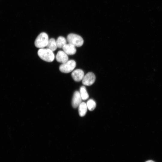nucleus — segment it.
I'll list each match as a JSON object with an SVG mask.
<instances>
[{"label": "nucleus", "mask_w": 162, "mask_h": 162, "mask_svg": "<svg viewBox=\"0 0 162 162\" xmlns=\"http://www.w3.org/2000/svg\"><path fill=\"white\" fill-rule=\"evenodd\" d=\"M38 54L41 59L48 62H52L55 58L53 51L47 48L40 49L38 51Z\"/></svg>", "instance_id": "nucleus-1"}, {"label": "nucleus", "mask_w": 162, "mask_h": 162, "mask_svg": "<svg viewBox=\"0 0 162 162\" xmlns=\"http://www.w3.org/2000/svg\"><path fill=\"white\" fill-rule=\"evenodd\" d=\"M49 40L48 34L42 32L39 34L34 41L35 46L38 48H43L46 46Z\"/></svg>", "instance_id": "nucleus-2"}, {"label": "nucleus", "mask_w": 162, "mask_h": 162, "mask_svg": "<svg viewBox=\"0 0 162 162\" xmlns=\"http://www.w3.org/2000/svg\"><path fill=\"white\" fill-rule=\"evenodd\" d=\"M67 40L69 43L77 47L81 46L84 43L83 40L81 36L73 33L70 34L67 36Z\"/></svg>", "instance_id": "nucleus-3"}, {"label": "nucleus", "mask_w": 162, "mask_h": 162, "mask_svg": "<svg viewBox=\"0 0 162 162\" xmlns=\"http://www.w3.org/2000/svg\"><path fill=\"white\" fill-rule=\"evenodd\" d=\"M76 66V62L73 60H68L62 63L59 66V69L61 72L68 73L72 71Z\"/></svg>", "instance_id": "nucleus-4"}, {"label": "nucleus", "mask_w": 162, "mask_h": 162, "mask_svg": "<svg viewBox=\"0 0 162 162\" xmlns=\"http://www.w3.org/2000/svg\"><path fill=\"white\" fill-rule=\"evenodd\" d=\"M96 79L94 74L91 72H89L84 76L82 80V84L86 86H90L94 82Z\"/></svg>", "instance_id": "nucleus-5"}, {"label": "nucleus", "mask_w": 162, "mask_h": 162, "mask_svg": "<svg viewBox=\"0 0 162 162\" xmlns=\"http://www.w3.org/2000/svg\"><path fill=\"white\" fill-rule=\"evenodd\" d=\"M82 100L80 92L78 91H75L73 94L72 101V104L74 108L78 107L82 102Z\"/></svg>", "instance_id": "nucleus-6"}, {"label": "nucleus", "mask_w": 162, "mask_h": 162, "mask_svg": "<svg viewBox=\"0 0 162 162\" xmlns=\"http://www.w3.org/2000/svg\"><path fill=\"white\" fill-rule=\"evenodd\" d=\"M84 76L83 71L80 69H76L73 71L71 74L72 78L76 82H79L82 80Z\"/></svg>", "instance_id": "nucleus-7"}, {"label": "nucleus", "mask_w": 162, "mask_h": 162, "mask_svg": "<svg viewBox=\"0 0 162 162\" xmlns=\"http://www.w3.org/2000/svg\"><path fill=\"white\" fill-rule=\"evenodd\" d=\"M56 61L62 63H64L68 60V55L63 51H58L56 56Z\"/></svg>", "instance_id": "nucleus-8"}, {"label": "nucleus", "mask_w": 162, "mask_h": 162, "mask_svg": "<svg viewBox=\"0 0 162 162\" xmlns=\"http://www.w3.org/2000/svg\"><path fill=\"white\" fill-rule=\"evenodd\" d=\"M63 51L68 55H73L76 52L75 46L70 44H66L62 48Z\"/></svg>", "instance_id": "nucleus-9"}, {"label": "nucleus", "mask_w": 162, "mask_h": 162, "mask_svg": "<svg viewBox=\"0 0 162 162\" xmlns=\"http://www.w3.org/2000/svg\"><path fill=\"white\" fill-rule=\"evenodd\" d=\"M78 107L79 115L81 117L84 116L86 115L88 109L86 103L82 102Z\"/></svg>", "instance_id": "nucleus-10"}, {"label": "nucleus", "mask_w": 162, "mask_h": 162, "mask_svg": "<svg viewBox=\"0 0 162 162\" xmlns=\"http://www.w3.org/2000/svg\"><path fill=\"white\" fill-rule=\"evenodd\" d=\"M46 46L47 48L52 51H55L58 47L56 40L53 38H51L49 39Z\"/></svg>", "instance_id": "nucleus-11"}, {"label": "nucleus", "mask_w": 162, "mask_h": 162, "mask_svg": "<svg viewBox=\"0 0 162 162\" xmlns=\"http://www.w3.org/2000/svg\"><path fill=\"white\" fill-rule=\"evenodd\" d=\"M57 47L59 48H62L64 46L67 44L66 39L62 36H59L56 40Z\"/></svg>", "instance_id": "nucleus-12"}, {"label": "nucleus", "mask_w": 162, "mask_h": 162, "mask_svg": "<svg viewBox=\"0 0 162 162\" xmlns=\"http://www.w3.org/2000/svg\"><path fill=\"white\" fill-rule=\"evenodd\" d=\"M80 92L82 100H85L88 98L89 95L85 87L82 86L80 88Z\"/></svg>", "instance_id": "nucleus-13"}, {"label": "nucleus", "mask_w": 162, "mask_h": 162, "mask_svg": "<svg viewBox=\"0 0 162 162\" xmlns=\"http://www.w3.org/2000/svg\"><path fill=\"white\" fill-rule=\"evenodd\" d=\"M88 109L90 111L94 110L96 107V103L92 99H89L86 103Z\"/></svg>", "instance_id": "nucleus-14"}, {"label": "nucleus", "mask_w": 162, "mask_h": 162, "mask_svg": "<svg viewBox=\"0 0 162 162\" xmlns=\"http://www.w3.org/2000/svg\"><path fill=\"white\" fill-rule=\"evenodd\" d=\"M146 162H154L152 160H149L147 161Z\"/></svg>", "instance_id": "nucleus-15"}]
</instances>
